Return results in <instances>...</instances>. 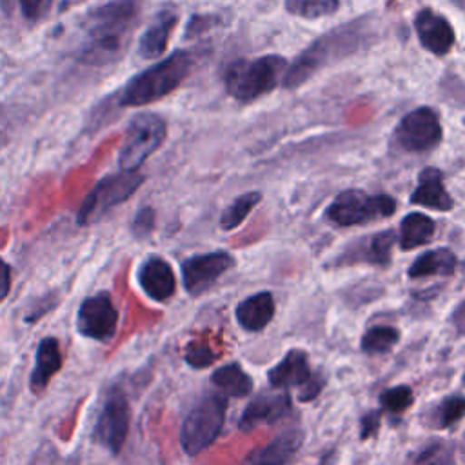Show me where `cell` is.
<instances>
[{"instance_id":"1","label":"cell","mask_w":465,"mask_h":465,"mask_svg":"<svg viewBox=\"0 0 465 465\" xmlns=\"http://www.w3.org/2000/svg\"><path fill=\"white\" fill-rule=\"evenodd\" d=\"M372 33H374L372 20L369 16H365V18H358L349 24L338 25L332 31L325 33L323 36L316 38L287 67V71L282 78L283 87H287V89L300 87L322 67L329 65L334 60L345 58V56L356 53L360 47L367 45L371 42Z\"/></svg>"},{"instance_id":"2","label":"cell","mask_w":465,"mask_h":465,"mask_svg":"<svg viewBox=\"0 0 465 465\" xmlns=\"http://www.w3.org/2000/svg\"><path fill=\"white\" fill-rule=\"evenodd\" d=\"M138 11V0H109L89 11L87 38L78 60L94 67L113 62L122 53Z\"/></svg>"},{"instance_id":"3","label":"cell","mask_w":465,"mask_h":465,"mask_svg":"<svg viewBox=\"0 0 465 465\" xmlns=\"http://www.w3.org/2000/svg\"><path fill=\"white\" fill-rule=\"evenodd\" d=\"M194 54L183 49L171 53L167 58L133 76L118 96L122 107H140L171 94L191 73Z\"/></svg>"},{"instance_id":"4","label":"cell","mask_w":465,"mask_h":465,"mask_svg":"<svg viewBox=\"0 0 465 465\" xmlns=\"http://www.w3.org/2000/svg\"><path fill=\"white\" fill-rule=\"evenodd\" d=\"M285 58L280 54H265L254 60H236L225 71L227 93L240 100L251 102L272 91L283 78Z\"/></svg>"},{"instance_id":"5","label":"cell","mask_w":465,"mask_h":465,"mask_svg":"<svg viewBox=\"0 0 465 465\" xmlns=\"http://www.w3.org/2000/svg\"><path fill=\"white\" fill-rule=\"evenodd\" d=\"M227 412L223 392L205 394L185 416L180 429V445L185 454L196 456L211 447L220 436Z\"/></svg>"},{"instance_id":"6","label":"cell","mask_w":465,"mask_h":465,"mask_svg":"<svg viewBox=\"0 0 465 465\" xmlns=\"http://www.w3.org/2000/svg\"><path fill=\"white\" fill-rule=\"evenodd\" d=\"M394 211L396 200L389 194H369L360 189H347L331 202L325 216L340 227H352L389 218Z\"/></svg>"},{"instance_id":"7","label":"cell","mask_w":465,"mask_h":465,"mask_svg":"<svg viewBox=\"0 0 465 465\" xmlns=\"http://www.w3.org/2000/svg\"><path fill=\"white\" fill-rule=\"evenodd\" d=\"M167 124L160 114L138 113L131 118L118 154L120 171H138V167L163 143Z\"/></svg>"},{"instance_id":"8","label":"cell","mask_w":465,"mask_h":465,"mask_svg":"<svg viewBox=\"0 0 465 465\" xmlns=\"http://www.w3.org/2000/svg\"><path fill=\"white\" fill-rule=\"evenodd\" d=\"M143 180L145 176L138 171H120L102 178L84 198L76 213V223L89 225L96 222L109 209L129 200L143 183Z\"/></svg>"},{"instance_id":"9","label":"cell","mask_w":465,"mask_h":465,"mask_svg":"<svg viewBox=\"0 0 465 465\" xmlns=\"http://www.w3.org/2000/svg\"><path fill=\"white\" fill-rule=\"evenodd\" d=\"M129 421L131 411L127 396L120 387H113L107 392L102 411L98 414L94 425V440L113 456H116L127 440Z\"/></svg>"},{"instance_id":"10","label":"cell","mask_w":465,"mask_h":465,"mask_svg":"<svg viewBox=\"0 0 465 465\" xmlns=\"http://www.w3.org/2000/svg\"><path fill=\"white\" fill-rule=\"evenodd\" d=\"M443 138V129L436 111L430 107H418L407 113L396 127V142L401 149L411 153H423L434 149Z\"/></svg>"},{"instance_id":"11","label":"cell","mask_w":465,"mask_h":465,"mask_svg":"<svg viewBox=\"0 0 465 465\" xmlns=\"http://www.w3.org/2000/svg\"><path fill=\"white\" fill-rule=\"evenodd\" d=\"M116 325L118 311L109 292H98L80 303L76 329L82 336L96 341H109L116 332Z\"/></svg>"},{"instance_id":"12","label":"cell","mask_w":465,"mask_h":465,"mask_svg":"<svg viewBox=\"0 0 465 465\" xmlns=\"http://www.w3.org/2000/svg\"><path fill=\"white\" fill-rule=\"evenodd\" d=\"M234 265V258L225 251L194 254L182 262V280L189 294L205 292L222 274Z\"/></svg>"},{"instance_id":"13","label":"cell","mask_w":465,"mask_h":465,"mask_svg":"<svg viewBox=\"0 0 465 465\" xmlns=\"http://www.w3.org/2000/svg\"><path fill=\"white\" fill-rule=\"evenodd\" d=\"M394 242H396V234L391 229L374 232L365 238H358L340 252L336 265L371 263L378 267H387L391 263Z\"/></svg>"},{"instance_id":"14","label":"cell","mask_w":465,"mask_h":465,"mask_svg":"<svg viewBox=\"0 0 465 465\" xmlns=\"http://www.w3.org/2000/svg\"><path fill=\"white\" fill-rule=\"evenodd\" d=\"M291 412V396L287 391H265L254 396L243 409L238 427L245 432L256 429L262 423H276Z\"/></svg>"},{"instance_id":"15","label":"cell","mask_w":465,"mask_h":465,"mask_svg":"<svg viewBox=\"0 0 465 465\" xmlns=\"http://www.w3.org/2000/svg\"><path fill=\"white\" fill-rule=\"evenodd\" d=\"M414 27L420 44L436 56L447 54L456 42V35L450 22L432 9L418 11L414 18Z\"/></svg>"},{"instance_id":"16","label":"cell","mask_w":465,"mask_h":465,"mask_svg":"<svg viewBox=\"0 0 465 465\" xmlns=\"http://www.w3.org/2000/svg\"><path fill=\"white\" fill-rule=\"evenodd\" d=\"M138 283L142 291L154 302L169 300L176 291L173 267L160 256H149L138 269Z\"/></svg>"},{"instance_id":"17","label":"cell","mask_w":465,"mask_h":465,"mask_svg":"<svg viewBox=\"0 0 465 465\" xmlns=\"http://www.w3.org/2000/svg\"><path fill=\"white\" fill-rule=\"evenodd\" d=\"M302 429H289L276 436L267 445L254 449L242 465H285L302 447Z\"/></svg>"},{"instance_id":"18","label":"cell","mask_w":465,"mask_h":465,"mask_svg":"<svg viewBox=\"0 0 465 465\" xmlns=\"http://www.w3.org/2000/svg\"><path fill=\"white\" fill-rule=\"evenodd\" d=\"M411 203L436 211H450L454 207V200L443 185V174L440 169L425 167L420 173L418 187L411 194Z\"/></svg>"},{"instance_id":"19","label":"cell","mask_w":465,"mask_h":465,"mask_svg":"<svg viewBox=\"0 0 465 465\" xmlns=\"http://www.w3.org/2000/svg\"><path fill=\"white\" fill-rule=\"evenodd\" d=\"M178 22V15L174 9H162L154 20L147 25L138 42V54L145 60L158 58L165 53L171 33Z\"/></svg>"},{"instance_id":"20","label":"cell","mask_w":465,"mask_h":465,"mask_svg":"<svg viewBox=\"0 0 465 465\" xmlns=\"http://www.w3.org/2000/svg\"><path fill=\"white\" fill-rule=\"evenodd\" d=\"M62 367V354H60V343L54 336H47L40 340L35 358V367L29 378V387L35 394H40L47 389L53 376Z\"/></svg>"},{"instance_id":"21","label":"cell","mask_w":465,"mask_h":465,"mask_svg":"<svg viewBox=\"0 0 465 465\" xmlns=\"http://www.w3.org/2000/svg\"><path fill=\"white\" fill-rule=\"evenodd\" d=\"M312 371L309 365L307 352L300 349L289 351L283 360L269 371V383L274 389H289V387H302Z\"/></svg>"},{"instance_id":"22","label":"cell","mask_w":465,"mask_h":465,"mask_svg":"<svg viewBox=\"0 0 465 465\" xmlns=\"http://www.w3.org/2000/svg\"><path fill=\"white\" fill-rule=\"evenodd\" d=\"M274 316V298L271 292H256L236 307V320L238 323L251 332H258L267 327V323Z\"/></svg>"},{"instance_id":"23","label":"cell","mask_w":465,"mask_h":465,"mask_svg":"<svg viewBox=\"0 0 465 465\" xmlns=\"http://www.w3.org/2000/svg\"><path fill=\"white\" fill-rule=\"evenodd\" d=\"M456 256L450 249H430L421 252L409 267L407 274L411 278H425V276H447L456 269Z\"/></svg>"},{"instance_id":"24","label":"cell","mask_w":465,"mask_h":465,"mask_svg":"<svg viewBox=\"0 0 465 465\" xmlns=\"http://www.w3.org/2000/svg\"><path fill=\"white\" fill-rule=\"evenodd\" d=\"M434 220L423 213H411L400 223V247L411 251L429 243L434 236Z\"/></svg>"},{"instance_id":"25","label":"cell","mask_w":465,"mask_h":465,"mask_svg":"<svg viewBox=\"0 0 465 465\" xmlns=\"http://www.w3.org/2000/svg\"><path fill=\"white\" fill-rule=\"evenodd\" d=\"M211 381L225 396L243 398L252 392V380L238 363H227L218 367L213 372Z\"/></svg>"},{"instance_id":"26","label":"cell","mask_w":465,"mask_h":465,"mask_svg":"<svg viewBox=\"0 0 465 465\" xmlns=\"http://www.w3.org/2000/svg\"><path fill=\"white\" fill-rule=\"evenodd\" d=\"M262 194L258 191H251V193H243L240 194L222 214L220 218V227L225 231H232L236 229L247 216L249 213L260 203Z\"/></svg>"},{"instance_id":"27","label":"cell","mask_w":465,"mask_h":465,"mask_svg":"<svg viewBox=\"0 0 465 465\" xmlns=\"http://www.w3.org/2000/svg\"><path fill=\"white\" fill-rule=\"evenodd\" d=\"M400 340V332L389 325L371 327L361 338V351L365 354H383L389 352Z\"/></svg>"},{"instance_id":"28","label":"cell","mask_w":465,"mask_h":465,"mask_svg":"<svg viewBox=\"0 0 465 465\" xmlns=\"http://www.w3.org/2000/svg\"><path fill=\"white\" fill-rule=\"evenodd\" d=\"M340 0H287V11L303 18H320L336 13Z\"/></svg>"},{"instance_id":"29","label":"cell","mask_w":465,"mask_h":465,"mask_svg":"<svg viewBox=\"0 0 465 465\" xmlns=\"http://www.w3.org/2000/svg\"><path fill=\"white\" fill-rule=\"evenodd\" d=\"M380 401H381V407L392 414H398V412H403L405 409H409L414 401V396H412V391L409 385H396V387H391L387 391H383L380 394Z\"/></svg>"},{"instance_id":"30","label":"cell","mask_w":465,"mask_h":465,"mask_svg":"<svg viewBox=\"0 0 465 465\" xmlns=\"http://www.w3.org/2000/svg\"><path fill=\"white\" fill-rule=\"evenodd\" d=\"M463 416H465V396L452 394L443 398V401L438 407V425L441 429L450 427Z\"/></svg>"},{"instance_id":"31","label":"cell","mask_w":465,"mask_h":465,"mask_svg":"<svg viewBox=\"0 0 465 465\" xmlns=\"http://www.w3.org/2000/svg\"><path fill=\"white\" fill-rule=\"evenodd\" d=\"M185 361L194 367V369H203V367H209L211 363H214L216 360V354L214 351L211 349L209 343L205 341H189L187 347H185Z\"/></svg>"},{"instance_id":"32","label":"cell","mask_w":465,"mask_h":465,"mask_svg":"<svg viewBox=\"0 0 465 465\" xmlns=\"http://www.w3.org/2000/svg\"><path fill=\"white\" fill-rule=\"evenodd\" d=\"M22 16L29 22V24H36L42 18L47 16V13L51 11L53 0H16Z\"/></svg>"},{"instance_id":"33","label":"cell","mask_w":465,"mask_h":465,"mask_svg":"<svg viewBox=\"0 0 465 465\" xmlns=\"http://www.w3.org/2000/svg\"><path fill=\"white\" fill-rule=\"evenodd\" d=\"M154 220H156V213L153 207H142L136 216L133 218V223H131V232L136 236V238H145L153 232L154 229Z\"/></svg>"},{"instance_id":"34","label":"cell","mask_w":465,"mask_h":465,"mask_svg":"<svg viewBox=\"0 0 465 465\" xmlns=\"http://www.w3.org/2000/svg\"><path fill=\"white\" fill-rule=\"evenodd\" d=\"M323 387H325V378H323L322 374L312 372L311 378L300 387L298 400H300V401H312V400L322 392Z\"/></svg>"},{"instance_id":"35","label":"cell","mask_w":465,"mask_h":465,"mask_svg":"<svg viewBox=\"0 0 465 465\" xmlns=\"http://www.w3.org/2000/svg\"><path fill=\"white\" fill-rule=\"evenodd\" d=\"M380 411H371V412H365L360 420V440H367L371 436L376 434V430L380 429Z\"/></svg>"},{"instance_id":"36","label":"cell","mask_w":465,"mask_h":465,"mask_svg":"<svg viewBox=\"0 0 465 465\" xmlns=\"http://www.w3.org/2000/svg\"><path fill=\"white\" fill-rule=\"evenodd\" d=\"M209 25H213V18H211V16L194 15V16L191 18V22L187 24V35H185V36H194V35L205 31Z\"/></svg>"},{"instance_id":"37","label":"cell","mask_w":465,"mask_h":465,"mask_svg":"<svg viewBox=\"0 0 465 465\" xmlns=\"http://www.w3.org/2000/svg\"><path fill=\"white\" fill-rule=\"evenodd\" d=\"M11 291V267L0 258V303Z\"/></svg>"},{"instance_id":"38","label":"cell","mask_w":465,"mask_h":465,"mask_svg":"<svg viewBox=\"0 0 465 465\" xmlns=\"http://www.w3.org/2000/svg\"><path fill=\"white\" fill-rule=\"evenodd\" d=\"M15 5H16V0H0V7L4 9L5 15H11Z\"/></svg>"},{"instance_id":"39","label":"cell","mask_w":465,"mask_h":465,"mask_svg":"<svg viewBox=\"0 0 465 465\" xmlns=\"http://www.w3.org/2000/svg\"><path fill=\"white\" fill-rule=\"evenodd\" d=\"M454 2H456L460 7H463V9H465V0H454Z\"/></svg>"},{"instance_id":"40","label":"cell","mask_w":465,"mask_h":465,"mask_svg":"<svg viewBox=\"0 0 465 465\" xmlns=\"http://www.w3.org/2000/svg\"><path fill=\"white\" fill-rule=\"evenodd\" d=\"M463 383H465V374H463Z\"/></svg>"}]
</instances>
